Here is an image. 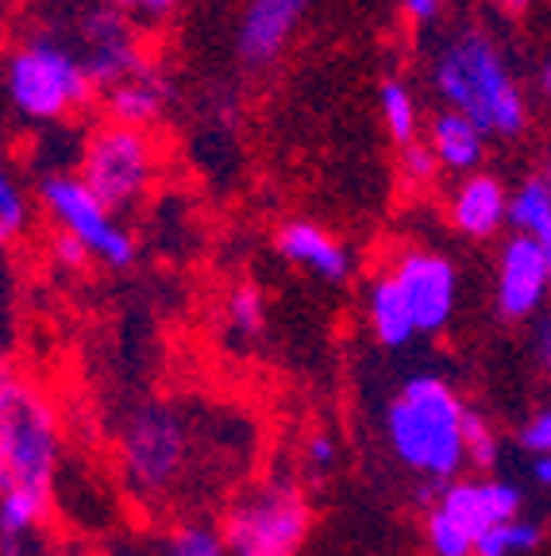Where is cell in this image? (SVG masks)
Listing matches in <instances>:
<instances>
[{
  "label": "cell",
  "instance_id": "6da1fadb",
  "mask_svg": "<svg viewBox=\"0 0 551 556\" xmlns=\"http://www.w3.org/2000/svg\"><path fill=\"white\" fill-rule=\"evenodd\" d=\"M466 406L448 379L439 375H409L382 409L386 444L401 468L432 483L448 486L466 468Z\"/></svg>",
  "mask_w": 551,
  "mask_h": 556
},
{
  "label": "cell",
  "instance_id": "7a4b0ae2",
  "mask_svg": "<svg viewBox=\"0 0 551 556\" xmlns=\"http://www.w3.org/2000/svg\"><path fill=\"white\" fill-rule=\"evenodd\" d=\"M201 414L185 402L155 399L124 417L116 437L124 486L146 506H163L193 483L197 460Z\"/></svg>",
  "mask_w": 551,
  "mask_h": 556
},
{
  "label": "cell",
  "instance_id": "3957f363",
  "mask_svg": "<svg viewBox=\"0 0 551 556\" xmlns=\"http://www.w3.org/2000/svg\"><path fill=\"white\" fill-rule=\"evenodd\" d=\"M432 86L448 109L474 121L486 136H521L528 124V101L521 93L501 47L478 27H466L439 51Z\"/></svg>",
  "mask_w": 551,
  "mask_h": 556
},
{
  "label": "cell",
  "instance_id": "277c9868",
  "mask_svg": "<svg viewBox=\"0 0 551 556\" xmlns=\"http://www.w3.org/2000/svg\"><path fill=\"white\" fill-rule=\"evenodd\" d=\"M62 460L54 402L16 367L0 375V491H20L51 510Z\"/></svg>",
  "mask_w": 551,
  "mask_h": 556
},
{
  "label": "cell",
  "instance_id": "5b68a950",
  "mask_svg": "<svg viewBox=\"0 0 551 556\" xmlns=\"http://www.w3.org/2000/svg\"><path fill=\"white\" fill-rule=\"evenodd\" d=\"M312 526L305 491L293 479H262L225 510V541L232 556H297Z\"/></svg>",
  "mask_w": 551,
  "mask_h": 556
},
{
  "label": "cell",
  "instance_id": "8992f818",
  "mask_svg": "<svg viewBox=\"0 0 551 556\" xmlns=\"http://www.w3.org/2000/svg\"><path fill=\"white\" fill-rule=\"evenodd\" d=\"M93 89L86 59L54 39H27L9 54V97L16 113L35 124H54L86 109Z\"/></svg>",
  "mask_w": 551,
  "mask_h": 556
},
{
  "label": "cell",
  "instance_id": "52a82bcc",
  "mask_svg": "<svg viewBox=\"0 0 551 556\" xmlns=\"http://www.w3.org/2000/svg\"><path fill=\"white\" fill-rule=\"evenodd\" d=\"M39 205H43V213L62 232L86 243L93 260H101L104 267L124 270L136 263L131 232L113 217V208L89 190L81 174H43L39 178Z\"/></svg>",
  "mask_w": 551,
  "mask_h": 556
},
{
  "label": "cell",
  "instance_id": "ba28073f",
  "mask_svg": "<svg viewBox=\"0 0 551 556\" xmlns=\"http://www.w3.org/2000/svg\"><path fill=\"white\" fill-rule=\"evenodd\" d=\"M155 143L139 128L104 124L89 136L86 151H81V178L113 213L139 205L155 182Z\"/></svg>",
  "mask_w": 551,
  "mask_h": 556
},
{
  "label": "cell",
  "instance_id": "9c48e42d",
  "mask_svg": "<svg viewBox=\"0 0 551 556\" xmlns=\"http://www.w3.org/2000/svg\"><path fill=\"white\" fill-rule=\"evenodd\" d=\"M389 275L397 278V287L413 309L417 332L436 337L448 329L459 302V270L448 255L428 252V248H406L394 260Z\"/></svg>",
  "mask_w": 551,
  "mask_h": 556
},
{
  "label": "cell",
  "instance_id": "30bf717a",
  "mask_svg": "<svg viewBox=\"0 0 551 556\" xmlns=\"http://www.w3.org/2000/svg\"><path fill=\"white\" fill-rule=\"evenodd\" d=\"M551 294V255L543 243L528 236H509L498 255V282H494V302L505 321H528Z\"/></svg>",
  "mask_w": 551,
  "mask_h": 556
},
{
  "label": "cell",
  "instance_id": "8fae6325",
  "mask_svg": "<svg viewBox=\"0 0 551 556\" xmlns=\"http://www.w3.org/2000/svg\"><path fill=\"white\" fill-rule=\"evenodd\" d=\"M436 510H444L451 521H459L466 533H474V541L486 530L501 526V521L521 518L525 510V491L513 479L498 476H459L456 483L439 486L432 498Z\"/></svg>",
  "mask_w": 551,
  "mask_h": 556
},
{
  "label": "cell",
  "instance_id": "7c38bea8",
  "mask_svg": "<svg viewBox=\"0 0 551 556\" xmlns=\"http://www.w3.org/2000/svg\"><path fill=\"white\" fill-rule=\"evenodd\" d=\"M312 0H247L235 35V54L247 70H267L278 62Z\"/></svg>",
  "mask_w": 551,
  "mask_h": 556
},
{
  "label": "cell",
  "instance_id": "4fadbf2b",
  "mask_svg": "<svg viewBox=\"0 0 551 556\" xmlns=\"http://www.w3.org/2000/svg\"><path fill=\"white\" fill-rule=\"evenodd\" d=\"M274 248L285 263L305 267L320 278V282H347L355 270V260L347 252V243L339 236H332L328 228H320L317 220H285L274 236Z\"/></svg>",
  "mask_w": 551,
  "mask_h": 556
},
{
  "label": "cell",
  "instance_id": "5bb4252c",
  "mask_svg": "<svg viewBox=\"0 0 551 556\" xmlns=\"http://www.w3.org/2000/svg\"><path fill=\"white\" fill-rule=\"evenodd\" d=\"M509 198L498 174H466L448 198V217L466 240H494L509 225Z\"/></svg>",
  "mask_w": 551,
  "mask_h": 556
},
{
  "label": "cell",
  "instance_id": "9a60e30c",
  "mask_svg": "<svg viewBox=\"0 0 551 556\" xmlns=\"http://www.w3.org/2000/svg\"><path fill=\"white\" fill-rule=\"evenodd\" d=\"M86 35H89L86 70H89V78H93V86H101L104 93L146 70L143 54L131 43L128 24H124L120 16H113V12H93Z\"/></svg>",
  "mask_w": 551,
  "mask_h": 556
},
{
  "label": "cell",
  "instance_id": "2e32d148",
  "mask_svg": "<svg viewBox=\"0 0 551 556\" xmlns=\"http://www.w3.org/2000/svg\"><path fill=\"white\" fill-rule=\"evenodd\" d=\"M428 148L451 174H478L486 159V131L456 109H439L428 124Z\"/></svg>",
  "mask_w": 551,
  "mask_h": 556
},
{
  "label": "cell",
  "instance_id": "e0dca14e",
  "mask_svg": "<svg viewBox=\"0 0 551 556\" xmlns=\"http://www.w3.org/2000/svg\"><path fill=\"white\" fill-rule=\"evenodd\" d=\"M166 81L158 78L155 70H143L136 78L120 81L104 93V113H108V124H120V128H139L146 131V124H155L166 109Z\"/></svg>",
  "mask_w": 551,
  "mask_h": 556
},
{
  "label": "cell",
  "instance_id": "ac0fdd59",
  "mask_svg": "<svg viewBox=\"0 0 551 556\" xmlns=\"http://www.w3.org/2000/svg\"><path fill=\"white\" fill-rule=\"evenodd\" d=\"M367 321H371V332L382 348H406L417 337L413 309H409L406 294L389 270L371 278V287H367Z\"/></svg>",
  "mask_w": 551,
  "mask_h": 556
},
{
  "label": "cell",
  "instance_id": "d6986e66",
  "mask_svg": "<svg viewBox=\"0 0 551 556\" xmlns=\"http://www.w3.org/2000/svg\"><path fill=\"white\" fill-rule=\"evenodd\" d=\"M509 225L517 236L543 243L551 255V182L543 174H533L517 186V193L509 198Z\"/></svg>",
  "mask_w": 551,
  "mask_h": 556
},
{
  "label": "cell",
  "instance_id": "ffe728a7",
  "mask_svg": "<svg viewBox=\"0 0 551 556\" xmlns=\"http://www.w3.org/2000/svg\"><path fill=\"white\" fill-rule=\"evenodd\" d=\"M379 109H382V124H386L389 139L397 148H409L417 143V131H421V116H417V97L413 89L401 78H382L379 86Z\"/></svg>",
  "mask_w": 551,
  "mask_h": 556
},
{
  "label": "cell",
  "instance_id": "44dd1931",
  "mask_svg": "<svg viewBox=\"0 0 551 556\" xmlns=\"http://www.w3.org/2000/svg\"><path fill=\"white\" fill-rule=\"evenodd\" d=\"M543 541V526L536 518H513L486 530L474 541V556H528Z\"/></svg>",
  "mask_w": 551,
  "mask_h": 556
},
{
  "label": "cell",
  "instance_id": "7402d4cb",
  "mask_svg": "<svg viewBox=\"0 0 551 556\" xmlns=\"http://www.w3.org/2000/svg\"><path fill=\"white\" fill-rule=\"evenodd\" d=\"M158 556H232V553H228L225 530H216L213 521H178L166 533Z\"/></svg>",
  "mask_w": 551,
  "mask_h": 556
},
{
  "label": "cell",
  "instance_id": "603a6c76",
  "mask_svg": "<svg viewBox=\"0 0 551 556\" xmlns=\"http://www.w3.org/2000/svg\"><path fill=\"white\" fill-rule=\"evenodd\" d=\"M228 329L235 332V337H259L262 325H267V298H262V290L255 287V282H240V287L228 294Z\"/></svg>",
  "mask_w": 551,
  "mask_h": 556
},
{
  "label": "cell",
  "instance_id": "cb8c5ba5",
  "mask_svg": "<svg viewBox=\"0 0 551 556\" xmlns=\"http://www.w3.org/2000/svg\"><path fill=\"white\" fill-rule=\"evenodd\" d=\"M424 541H428L432 556H474V533H466L459 521H451L436 506H428L424 514Z\"/></svg>",
  "mask_w": 551,
  "mask_h": 556
},
{
  "label": "cell",
  "instance_id": "d4e9b609",
  "mask_svg": "<svg viewBox=\"0 0 551 556\" xmlns=\"http://www.w3.org/2000/svg\"><path fill=\"white\" fill-rule=\"evenodd\" d=\"M27 225H31V201H27L24 186L12 174H4L0 178V240L16 243L27 232Z\"/></svg>",
  "mask_w": 551,
  "mask_h": 556
},
{
  "label": "cell",
  "instance_id": "484cf974",
  "mask_svg": "<svg viewBox=\"0 0 551 556\" xmlns=\"http://www.w3.org/2000/svg\"><path fill=\"white\" fill-rule=\"evenodd\" d=\"M498 460H501L498 429H494L478 409H471V414H466V464L478 471H494Z\"/></svg>",
  "mask_w": 551,
  "mask_h": 556
},
{
  "label": "cell",
  "instance_id": "4316f807",
  "mask_svg": "<svg viewBox=\"0 0 551 556\" xmlns=\"http://www.w3.org/2000/svg\"><path fill=\"white\" fill-rule=\"evenodd\" d=\"M397 170H401V182L406 186H428V182H436V174L444 170V166H439L436 151L417 139V143L397 151Z\"/></svg>",
  "mask_w": 551,
  "mask_h": 556
},
{
  "label": "cell",
  "instance_id": "83f0119b",
  "mask_svg": "<svg viewBox=\"0 0 551 556\" xmlns=\"http://www.w3.org/2000/svg\"><path fill=\"white\" fill-rule=\"evenodd\" d=\"M513 441H517V448L525 452V456H533V460L536 456H551V402L521 421Z\"/></svg>",
  "mask_w": 551,
  "mask_h": 556
},
{
  "label": "cell",
  "instance_id": "f1b7e54d",
  "mask_svg": "<svg viewBox=\"0 0 551 556\" xmlns=\"http://www.w3.org/2000/svg\"><path fill=\"white\" fill-rule=\"evenodd\" d=\"M51 255H54V263H59L62 270H86L89 260H93V252H89L86 243L74 240V236H66V232H59L51 240Z\"/></svg>",
  "mask_w": 551,
  "mask_h": 556
},
{
  "label": "cell",
  "instance_id": "f546056e",
  "mask_svg": "<svg viewBox=\"0 0 551 556\" xmlns=\"http://www.w3.org/2000/svg\"><path fill=\"white\" fill-rule=\"evenodd\" d=\"M339 460V444L332 433H312L309 441H305V464H309L312 471H332Z\"/></svg>",
  "mask_w": 551,
  "mask_h": 556
},
{
  "label": "cell",
  "instance_id": "4dcf8cb0",
  "mask_svg": "<svg viewBox=\"0 0 551 556\" xmlns=\"http://www.w3.org/2000/svg\"><path fill=\"white\" fill-rule=\"evenodd\" d=\"M533 356L543 371H551V313L548 317H540L536 329H533Z\"/></svg>",
  "mask_w": 551,
  "mask_h": 556
},
{
  "label": "cell",
  "instance_id": "1f68e13d",
  "mask_svg": "<svg viewBox=\"0 0 551 556\" xmlns=\"http://www.w3.org/2000/svg\"><path fill=\"white\" fill-rule=\"evenodd\" d=\"M4 541V556H43L39 533H24V538H0Z\"/></svg>",
  "mask_w": 551,
  "mask_h": 556
},
{
  "label": "cell",
  "instance_id": "d6a6232c",
  "mask_svg": "<svg viewBox=\"0 0 551 556\" xmlns=\"http://www.w3.org/2000/svg\"><path fill=\"white\" fill-rule=\"evenodd\" d=\"M401 9H406V16H409V20L424 24V20H432L439 9H444V0H401Z\"/></svg>",
  "mask_w": 551,
  "mask_h": 556
},
{
  "label": "cell",
  "instance_id": "836d02e7",
  "mask_svg": "<svg viewBox=\"0 0 551 556\" xmlns=\"http://www.w3.org/2000/svg\"><path fill=\"white\" fill-rule=\"evenodd\" d=\"M528 471H533V483L536 486L551 491V456H536V460L528 464Z\"/></svg>",
  "mask_w": 551,
  "mask_h": 556
},
{
  "label": "cell",
  "instance_id": "e575fe53",
  "mask_svg": "<svg viewBox=\"0 0 551 556\" xmlns=\"http://www.w3.org/2000/svg\"><path fill=\"white\" fill-rule=\"evenodd\" d=\"M494 4H498V9H505V12H521V9H528L533 0H494Z\"/></svg>",
  "mask_w": 551,
  "mask_h": 556
},
{
  "label": "cell",
  "instance_id": "d590c367",
  "mask_svg": "<svg viewBox=\"0 0 551 556\" xmlns=\"http://www.w3.org/2000/svg\"><path fill=\"white\" fill-rule=\"evenodd\" d=\"M174 4H178V0H146V9L151 12H170Z\"/></svg>",
  "mask_w": 551,
  "mask_h": 556
},
{
  "label": "cell",
  "instance_id": "8d00e7d4",
  "mask_svg": "<svg viewBox=\"0 0 551 556\" xmlns=\"http://www.w3.org/2000/svg\"><path fill=\"white\" fill-rule=\"evenodd\" d=\"M116 9H136V4H146V0H113Z\"/></svg>",
  "mask_w": 551,
  "mask_h": 556
},
{
  "label": "cell",
  "instance_id": "74e56055",
  "mask_svg": "<svg viewBox=\"0 0 551 556\" xmlns=\"http://www.w3.org/2000/svg\"><path fill=\"white\" fill-rule=\"evenodd\" d=\"M543 89H548V97H551V59H548V66H543Z\"/></svg>",
  "mask_w": 551,
  "mask_h": 556
},
{
  "label": "cell",
  "instance_id": "f35d334b",
  "mask_svg": "<svg viewBox=\"0 0 551 556\" xmlns=\"http://www.w3.org/2000/svg\"><path fill=\"white\" fill-rule=\"evenodd\" d=\"M543 178L551 182V151H548V166H543Z\"/></svg>",
  "mask_w": 551,
  "mask_h": 556
}]
</instances>
